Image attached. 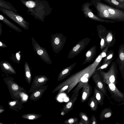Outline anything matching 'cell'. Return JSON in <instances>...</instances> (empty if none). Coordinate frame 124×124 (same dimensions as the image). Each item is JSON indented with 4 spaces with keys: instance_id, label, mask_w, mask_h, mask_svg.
<instances>
[{
    "instance_id": "20",
    "label": "cell",
    "mask_w": 124,
    "mask_h": 124,
    "mask_svg": "<svg viewBox=\"0 0 124 124\" xmlns=\"http://www.w3.org/2000/svg\"><path fill=\"white\" fill-rule=\"evenodd\" d=\"M108 5L114 8L124 10V3L117 0H103Z\"/></svg>"
},
{
    "instance_id": "11",
    "label": "cell",
    "mask_w": 124,
    "mask_h": 124,
    "mask_svg": "<svg viewBox=\"0 0 124 124\" xmlns=\"http://www.w3.org/2000/svg\"><path fill=\"white\" fill-rule=\"evenodd\" d=\"M79 90H77L73 93L69 101L65 104L61 110V115L64 116L72 110L75 102L78 96Z\"/></svg>"
},
{
    "instance_id": "7",
    "label": "cell",
    "mask_w": 124,
    "mask_h": 124,
    "mask_svg": "<svg viewBox=\"0 0 124 124\" xmlns=\"http://www.w3.org/2000/svg\"><path fill=\"white\" fill-rule=\"evenodd\" d=\"M66 40V37L62 33H57L53 35L52 44L54 51L58 53L62 49Z\"/></svg>"
},
{
    "instance_id": "29",
    "label": "cell",
    "mask_w": 124,
    "mask_h": 124,
    "mask_svg": "<svg viewBox=\"0 0 124 124\" xmlns=\"http://www.w3.org/2000/svg\"><path fill=\"white\" fill-rule=\"evenodd\" d=\"M78 119L75 117H71L66 120L64 123L66 124H78Z\"/></svg>"
},
{
    "instance_id": "34",
    "label": "cell",
    "mask_w": 124,
    "mask_h": 124,
    "mask_svg": "<svg viewBox=\"0 0 124 124\" xmlns=\"http://www.w3.org/2000/svg\"><path fill=\"white\" fill-rule=\"evenodd\" d=\"M109 47L108 46H106L104 50L101 53L103 58L105 57L106 56V53Z\"/></svg>"
},
{
    "instance_id": "21",
    "label": "cell",
    "mask_w": 124,
    "mask_h": 124,
    "mask_svg": "<svg viewBox=\"0 0 124 124\" xmlns=\"http://www.w3.org/2000/svg\"><path fill=\"white\" fill-rule=\"evenodd\" d=\"M113 114L112 111L109 108H105L101 112L100 115V118L101 121L111 117Z\"/></svg>"
},
{
    "instance_id": "30",
    "label": "cell",
    "mask_w": 124,
    "mask_h": 124,
    "mask_svg": "<svg viewBox=\"0 0 124 124\" xmlns=\"http://www.w3.org/2000/svg\"><path fill=\"white\" fill-rule=\"evenodd\" d=\"M114 59L112 58L111 59L105 63L102 64V65L99 67L98 68H97L95 70V71L100 70H102L104 69L107 68L110 65L113 60Z\"/></svg>"
},
{
    "instance_id": "19",
    "label": "cell",
    "mask_w": 124,
    "mask_h": 124,
    "mask_svg": "<svg viewBox=\"0 0 124 124\" xmlns=\"http://www.w3.org/2000/svg\"><path fill=\"white\" fill-rule=\"evenodd\" d=\"M47 88V86L41 87L36 91H34L30 96L31 100L33 101L37 100L41 96Z\"/></svg>"
},
{
    "instance_id": "8",
    "label": "cell",
    "mask_w": 124,
    "mask_h": 124,
    "mask_svg": "<svg viewBox=\"0 0 124 124\" xmlns=\"http://www.w3.org/2000/svg\"><path fill=\"white\" fill-rule=\"evenodd\" d=\"M0 10L24 28L26 29L28 28L29 23L26 21L23 17L16 12L1 8Z\"/></svg>"
},
{
    "instance_id": "37",
    "label": "cell",
    "mask_w": 124,
    "mask_h": 124,
    "mask_svg": "<svg viewBox=\"0 0 124 124\" xmlns=\"http://www.w3.org/2000/svg\"><path fill=\"white\" fill-rule=\"evenodd\" d=\"M78 124H85V121L82 119H81L78 122Z\"/></svg>"
},
{
    "instance_id": "40",
    "label": "cell",
    "mask_w": 124,
    "mask_h": 124,
    "mask_svg": "<svg viewBox=\"0 0 124 124\" xmlns=\"http://www.w3.org/2000/svg\"><path fill=\"white\" fill-rule=\"evenodd\" d=\"M16 102L15 101H14L10 102L9 103V104L11 106H13L16 105Z\"/></svg>"
},
{
    "instance_id": "9",
    "label": "cell",
    "mask_w": 124,
    "mask_h": 124,
    "mask_svg": "<svg viewBox=\"0 0 124 124\" xmlns=\"http://www.w3.org/2000/svg\"><path fill=\"white\" fill-rule=\"evenodd\" d=\"M91 77L95 83L96 88L102 92L105 95L108 96L106 84L103 81V78L100 70H99L95 71Z\"/></svg>"
},
{
    "instance_id": "42",
    "label": "cell",
    "mask_w": 124,
    "mask_h": 124,
    "mask_svg": "<svg viewBox=\"0 0 124 124\" xmlns=\"http://www.w3.org/2000/svg\"><path fill=\"white\" fill-rule=\"evenodd\" d=\"M2 44L1 42H0V46H2Z\"/></svg>"
},
{
    "instance_id": "24",
    "label": "cell",
    "mask_w": 124,
    "mask_h": 124,
    "mask_svg": "<svg viewBox=\"0 0 124 124\" xmlns=\"http://www.w3.org/2000/svg\"><path fill=\"white\" fill-rule=\"evenodd\" d=\"M0 8L17 12V10L8 2L0 0Z\"/></svg>"
},
{
    "instance_id": "22",
    "label": "cell",
    "mask_w": 124,
    "mask_h": 124,
    "mask_svg": "<svg viewBox=\"0 0 124 124\" xmlns=\"http://www.w3.org/2000/svg\"><path fill=\"white\" fill-rule=\"evenodd\" d=\"M115 41V38L112 32L108 31L106 38V46L109 47L113 46Z\"/></svg>"
},
{
    "instance_id": "17",
    "label": "cell",
    "mask_w": 124,
    "mask_h": 124,
    "mask_svg": "<svg viewBox=\"0 0 124 124\" xmlns=\"http://www.w3.org/2000/svg\"><path fill=\"white\" fill-rule=\"evenodd\" d=\"M96 46L95 45L87 51L85 54V59L82 63L83 65L91 62L93 61L96 55Z\"/></svg>"
},
{
    "instance_id": "28",
    "label": "cell",
    "mask_w": 124,
    "mask_h": 124,
    "mask_svg": "<svg viewBox=\"0 0 124 124\" xmlns=\"http://www.w3.org/2000/svg\"><path fill=\"white\" fill-rule=\"evenodd\" d=\"M114 54V52L112 50H110L107 52L106 53V56L103 61L102 64L113 58L112 57Z\"/></svg>"
},
{
    "instance_id": "39",
    "label": "cell",
    "mask_w": 124,
    "mask_h": 124,
    "mask_svg": "<svg viewBox=\"0 0 124 124\" xmlns=\"http://www.w3.org/2000/svg\"><path fill=\"white\" fill-rule=\"evenodd\" d=\"M3 65L5 68L6 69L8 70L9 68V67L8 65L6 63H3Z\"/></svg>"
},
{
    "instance_id": "6",
    "label": "cell",
    "mask_w": 124,
    "mask_h": 124,
    "mask_svg": "<svg viewBox=\"0 0 124 124\" xmlns=\"http://www.w3.org/2000/svg\"><path fill=\"white\" fill-rule=\"evenodd\" d=\"M90 40V38H86L79 41L70 51L68 55V58L72 59L77 55L84 49Z\"/></svg>"
},
{
    "instance_id": "31",
    "label": "cell",
    "mask_w": 124,
    "mask_h": 124,
    "mask_svg": "<svg viewBox=\"0 0 124 124\" xmlns=\"http://www.w3.org/2000/svg\"><path fill=\"white\" fill-rule=\"evenodd\" d=\"M39 115L34 114H29L23 115L22 117L24 118L30 120H34L39 117Z\"/></svg>"
},
{
    "instance_id": "1",
    "label": "cell",
    "mask_w": 124,
    "mask_h": 124,
    "mask_svg": "<svg viewBox=\"0 0 124 124\" xmlns=\"http://www.w3.org/2000/svg\"><path fill=\"white\" fill-rule=\"evenodd\" d=\"M101 53L92 64L82 70L76 72L68 77L54 89L53 93L59 90V94L64 91L68 95L80 82L86 78H90L102 59Z\"/></svg>"
},
{
    "instance_id": "25",
    "label": "cell",
    "mask_w": 124,
    "mask_h": 124,
    "mask_svg": "<svg viewBox=\"0 0 124 124\" xmlns=\"http://www.w3.org/2000/svg\"><path fill=\"white\" fill-rule=\"evenodd\" d=\"M0 20L8 25L13 28L18 30H21L18 28L7 19L4 16L1 14L0 15Z\"/></svg>"
},
{
    "instance_id": "18",
    "label": "cell",
    "mask_w": 124,
    "mask_h": 124,
    "mask_svg": "<svg viewBox=\"0 0 124 124\" xmlns=\"http://www.w3.org/2000/svg\"><path fill=\"white\" fill-rule=\"evenodd\" d=\"M93 95L99 104L101 106L103 105L105 95L104 94L95 87L93 91Z\"/></svg>"
},
{
    "instance_id": "13",
    "label": "cell",
    "mask_w": 124,
    "mask_h": 124,
    "mask_svg": "<svg viewBox=\"0 0 124 124\" xmlns=\"http://www.w3.org/2000/svg\"><path fill=\"white\" fill-rule=\"evenodd\" d=\"M98 35L101 39L100 49L101 50L106 46V38L108 32L106 28L101 25H98L97 26Z\"/></svg>"
},
{
    "instance_id": "14",
    "label": "cell",
    "mask_w": 124,
    "mask_h": 124,
    "mask_svg": "<svg viewBox=\"0 0 124 124\" xmlns=\"http://www.w3.org/2000/svg\"><path fill=\"white\" fill-rule=\"evenodd\" d=\"M46 77L41 76L34 78L30 90V92H34L38 88L41 87L49 80Z\"/></svg>"
},
{
    "instance_id": "38",
    "label": "cell",
    "mask_w": 124,
    "mask_h": 124,
    "mask_svg": "<svg viewBox=\"0 0 124 124\" xmlns=\"http://www.w3.org/2000/svg\"><path fill=\"white\" fill-rule=\"evenodd\" d=\"M16 57L17 60L19 61L20 59V56L18 53H17L16 54Z\"/></svg>"
},
{
    "instance_id": "12",
    "label": "cell",
    "mask_w": 124,
    "mask_h": 124,
    "mask_svg": "<svg viewBox=\"0 0 124 124\" xmlns=\"http://www.w3.org/2000/svg\"><path fill=\"white\" fill-rule=\"evenodd\" d=\"M116 61L123 79H124V45L121 44L118 50V55Z\"/></svg>"
},
{
    "instance_id": "36",
    "label": "cell",
    "mask_w": 124,
    "mask_h": 124,
    "mask_svg": "<svg viewBox=\"0 0 124 124\" xmlns=\"http://www.w3.org/2000/svg\"><path fill=\"white\" fill-rule=\"evenodd\" d=\"M43 51L41 49H39L37 51V54L39 55H42L43 54Z\"/></svg>"
},
{
    "instance_id": "41",
    "label": "cell",
    "mask_w": 124,
    "mask_h": 124,
    "mask_svg": "<svg viewBox=\"0 0 124 124\" xmlns=\"http://www.w3.org/2000/svg\"><path fill=\"white\" fill-rule=\"evenodd\" d=\"M118 1L124 3V0H117Z\"/></svg>"
},
{
    "instance_id": "32",
    "label": "cell",
    "mask_w": 124,
    "mask_h": 124,
    "mask_svg": "<svg viewBox=\"0 0 124 124\" xmlns=\"http://www.w3.org/2000/svg\"><path fill=\"white\" fill-rule=\"evenodd\" d=\"M25 75L26 78L30 84L31 81V74L29 69L28 68L26 70Z\"/></svg>"
},
{
    "instance_id": "35",
    "label": "cell",
    "mask_w": 124,
    "mask_h": 124,
    "mask_svg": "<svg viewBox=\"0 0 124 124\" xmlns=\"http://www.w3.org/2000/svg\"><path fill=\"white\" fill-rule=\"evenodd\" d=\"M12 88L13 90L16 91L19 88L18 86L17 85L14 84L12 85Z\"/></svg>"
},
{
    "instance_id": "16",
    "label": "cell",
    "mask_w": 124,
    "mask_h": 124,
    "mask_svg": "<svg viewBox=\"0 0 124 124\" xmlns=\"http://www.w3.org/2000/svg\"><path fill=\"white\" fill-rule=\"evenodd\" d=\"M76 64V62H75L69 66L63 68L59 74L57 78V81H60L64 79L68 76Z\"/></svg>"
},
{
    "instance_id": "3",
    "label": "cell",
    "mask_w": 124,
    "mask_h": 124,
    "mask_svg": "<svg viewBox=\"0 0 124 124\" xmlns=\"http://www.w3.org/2000/svg\"><path fill=\"white\" fill-rule=\"evenodd\" d=\"M28 9L27 11L29 14L43 22L45 17L50 14L52 9L48 2L46 0H20Z\"/></svg>"
},
{
    "instance_id": "5",
    "label": "cell",
    "mask_w": 124,
    "mask_h": 124,
    "mask_svg": "<svg viewBox=\"0 0 124 124\" xmlns=\"http://www.w3.org/2000/svg\"><path fill=\"white\" fill-rule=\"evenodd\" d=\"M93 5L90 2H86L83 4L82 6L81 10L85 17L88 18L93 20L106 23H114L116 21L100 18L95 15L90 7Z\"/></svg>"
},
{
    "instance_id": "23",
    "label": "cell",
    "mask_w": 124,
    "mask_h": 124,
    "mask_svg": "<svg viewBox=\"0 0 124 124\" xmlns=\"http://www.w3.org/2000/svg\"><path fill=\"white\" fill-rule=\"evenodd\" d=\"M99 104L93 95L88 100V105L92 111H97Z\"/></svg>"
},
{
    "instance_id": "26",
    "label": "cell",
    "mask_w": 124,
    "mask_h": 124,
    "mask_svg": "<svg viewBox=\"0 0 124 124\" xmlns=\"http://www.w3.org/2000/svg\"><path fill=\"white\" fill-rule=\"evenodd\" d=\"M90 78H86L82 81L80 82L75 88L72 91V93L78 90H79L87 83L89 82Z\"/></svg>"
},
{
    "instance_id": "33",
    "label": "cell",
    "mask_w": 124,
    "mask_h": 124,
    "mask_svg": "<svg viewBox=\"0 0 124 124\" xmlns=\"http://www.w3.org/2000/svg\"><path fill=\"white\" fill-rule=\"evenodd\" d=\"M90 124H98L96 118L94 115L91 116Z\"/></svg>"
},
{
    "instance_id": "27",
    "label": "cell",
    "mask_w": 124,
    "mask_h": 124,
    "mask_svg": "<svg viewBox=\"0 0 124 124\" xmlns=\"http://www.w3.org/2000/svg\"><path fill=\"white\" fill-rule=\"evenodd\" d=\"M79 116L80 119H83L85 121V124H90V120L89 117L85 113L80 112L79 114Z\"/></svg>"
},
{
    "instance_id": "4",
    "label": "cell",
    "mask_w": 124,
    "mask_h": 124,
    "mask_svg": "<svg viewBox=\"0 0 124 124\" xmlns=\"http://www.w3.org/2000/svg\"><path fill=\"white\" fill-rule=\"evenodd\" d=\"M99 70L103 78V81L106 84L113 83L116 85L118 84L117 79L118 70L115 61H113L111 63L109 68L107 72H104L103 70Z\"/></svg>"
},
{
    "instance_id": "10",
    "label": "cell",
    "mask_w": 124,
    "mask_h": 124,
    "mask_svg": "<svg viewBox=\"0 0 124 124\" xmlns=\"http://www.w3.org/2000/svg\"><path fill=\"white\" fill-rule=\"evenodd\" d=\"M106 84L107 89L110 94L112 98L118 102L124 101V93L119 90L116 85L113 83Z\"/></svg>"
},
{
    "instance_id": "15",
    "label": "cell",
    "mask_w": 124,
    "mask_h": 124,
    "mask_svg": "<svg viewBox=\"0 0 124 124\" xmlns=\"http://www.w3.org/2000/svg\"><path fill=\"white\" fill-rule=\"evenodd\" d=\"M92 87L88 82L82 87L81 92V102L84 103L88 100L89 97L92 94Z\"/></svg>"
},
{
    "instance_id": "2",
    "label": "cell",
    "mask_w": 124,
    "mask_h": 124,
    "mask_svg": "<svg viewBox=\"0 0 124 124\" xmlns=\"http://www.w3.org/2000/svg\"><path fill=\"white\" fill-rule=\"evenodd\" d=\"M101 0H92L99 18L116 22H124V10L114 8L103 3Z\"/></svg>"
}]
</instances>
